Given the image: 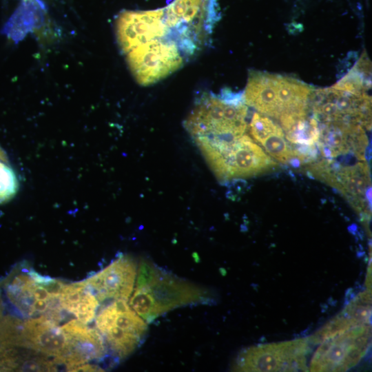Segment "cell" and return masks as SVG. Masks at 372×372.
I'll use <instances>...</instances> for the list:
<instances>
[{
  "instance_id": "obj_1",
  "label": "cell",
  "mask_w": 372,
  "mask_h": 372,
  "mask_svg": "<svg viewBox=\"0 0 372 372\" xmlns=\"http://www.w3.org/2000/svg\"><path fill=\"white\" fill-rule=\"evenodd\" d=\"M130 306L147 322L178 307L209 302L210 293L157 267L148 260L139 265Z\"/></svg>"
},
{
  "instance_id": "obj_2",
  "label": "cell",
  "mask_w": 372,
  "mask_h": 372,
  "mask_svg": "<svg viewBox=\"0 0 372 372\" xmlns=\"http://www.w3.org/2000/svg\"><path fill=\"white\" fill-rule=\"evenodd\" d=\"M220 182L251 177L274 169L277 163L249 136L212 140L197 145Z\"/></svg>"
},
{
  "instance_id": "obj_3",
  "label": "cell",
  "mask_w": 372,
  "mask_h": 372,
  "mask_svg": "<svg viewBox=\"0 0 372 372\" xmlns=\"http://www.w3.org/2000/svg\"><path fill=\"white\" fill-rule=\"evenodd\" d=\"M63 284L32 269H23L9 276L4 289L8 301L23 317L44 316L59 322L65 313L59 302Z\"/></svg>"
},
{
  "instance_id": "obj_4",
  "label": "cell",
  "mask_w": 372,
  "mask_h": 372,
  "mask_svg": "<svg viewBox=\"0 0 372 372\" xmlns=\"http://www.w3.org/2000/svg\"><path fill=\"white\" fill-rule=\"evenodd\" d=\"M247 112L244 100L207 96L193 108L185 127L194 140H231L245 134Z\"/></svg>"
},
{
  "instance_id": "obj_5",
  "label": "cell",
  "mask_w": 372,
  "mask_h": 372,
  "mask_svg": "<svg viewBox=\"0 0 372 372\" xmlns=\"http://www.w3.org/2000/svg\"><path fill=\"white\" fill-rule=\"evenodd\" d=\"M94 319L107 351L118 360L132 353L147 331V322L125 300H113L97 311Z\"/></svg>"
},
{
  "instance_id": "obj_6",
  "label": "cell",
  "mask_w": 372,
  "mask_h": 372,
  "mask_svg": "<svg viewBox=\"0 0 372 372\" xmlns=\"http://www.w3.org/2000/svg\"><path fill=\"white\" fill-rule=\"evenodd\" d=\"M310 172L340 192L364 218L371 217V182L365 161L342 166L330 160L322 161L312 165Z\"/></svg>"
},
{
  "instance_id": "obj_7",
  "label": "cell",
  "mask_w": 372,
  "mask_h": 372,
  "mask_svg": "<svg viewBox=\"0 0 372 372\" xmlns=\"http://www.w3.org/2000/svg\"><path fill=\"white\" fill-rule=\"evenodd\" d=\"M307 339L251 347L242 351L234 369L237 371H307Z\"/></svg>"
},
{
  "instance_id": "obj_8",
  "label": "cell",
  "mask_w": 372,
  "mask_h": 372,
  "mask_svg": "<svg viewBox=\"0 0 372 372\" xmlns=\"http://www.w3.org/2000/svg\"><path fill=\"white\" fill-rule=\"evenodd\" d=\"M371 324L348 329L322 342L310 362L311 371H345L355 366L369 349Z\"/></svg>"
},
{
  "instance_id": "obj_9",
  "label": "cell",
  "mask_w": 372,
  "mask_h": 372,
  "mask_svg": "<svg viewBox=\"0 0 372 372\" xmlns=\"http://www.w3.org/2000/svg\"><path fill=\"white\" fill-rule=\"evenodd\" d=\"M124 54L135 80L144 86L167 77L183 64L176 43L161 39L136 46Z\"/></svg>"
},
{
  "instance_id": "obj_10",
  "label": "cell",
  "mask_w": 372,
  "mask_h": 372,
  "mask_svg": "<svg viewBox=\"0 0 372 372\" xmlns=\"http://www.w3.org/2000/svg\"><path fill=\"white\" fill-rule=\"evenodd\" d=\"M164 21V8L146 11H124L116 21V35L123 54L132 48L168 32Z\"/></svg>"
},
{
  "instance_id": "obj_11",
  "label": "cell",
  "mask_w": 372,
  "mask_h": 372,
  "mask_svg": "<svg viewBox=\"0 0 372 372\" xmlns=\"http://www.w3.org/2000/svg\"><path fill=\"white\" fill-rule=\"evenodd\" d=\"M137 265L128 255H121L101 271L85 280L99 302L130 297L136 279Z\"/></svg>"
},
{
  "instance_id": "obj_12",
  "label": "cell",
  "mask_w": 372,
  "mask_h": 372,
  "mask_svg": "<svg viewBox=\"0 0 372 372\" xmlns=\"http://www.w3.org/2000/svg\"><path fill=\"white\" fill-rule=\"evenodd\" d=\"M25 347L41 353L63 365L70 353L67 335L59 323L41 316L24 320Z\"/></svg>"
},
{
  "instance_id": "obj_13",
  "label": "cell",
  "mask_w": 372,
  "mask_h": 372,
  "mask_svg": "<svg viewBox=\"0 0 372 372\" xmlns=\"http://www.w3.org/2000/svg\"><path fill=\"white\" fill-rule=\"evenodd\" d=\"M67 335L70 354L65 364L68 371L90 361L101 360L105 357L107 349L100 332L86 324L73 319L61 326Z\"/></svg>"
},
{
  "instance_id": "obj_14",
  "label": "cell",
  "mask_w": 372,
  "mask_h": 372,
  "mask_svg": "<svg viewBox=\"0 0 372 372\" xmlns=\"http://www.w3.org/2000/svg\"><path fill=\"white\" fill-rule=\"evenodd\" d=\"M243 100L260 114L278 119L277 75L262 72L250 74Z\"/></svg>"
},
{
  "instance_id": "obj_15",
  "label": "cell",
  "mask_w": 372,
  "mask_h": 372,
  "mask_svg": "<svg viewBox=\"0 0 372 372\" xmlns=\"http://www.w3.org/2000/svg\"><path fill=\"white\" fill-rule=\"evenodd\" d=\"M59 302L66 313L85 324L95 318L99 306V301L85 280L64 283L59 294Z\"/></svg>"
},
{
  "instance_id": "obj_16",
  "label": "cell",
  "mask_w": 372,
  "mask_h": 372,
  "mask_svg": "<svg viewBox=\"0 0 372 372\" xmlns=\"http://www.w3.org/2000/svg\"><path fill=\"white\" fill-rule=\"evenodd\" d=\"M54 360L32 349L0 346V371H55Z\"/></svg>"
},
{
  "instance_id": "obj_17",
  "label": "cell",
  "mask_w": 372,
  "mask_h": 372,
  "mask_svg": "<svg viewBox=\"0 0 372 372\" xmlns=\"http://www.w3.org/2000/svg\"><path fill=\"white\" fill-rule=\"evenodd\" d=\"M369 311L360 303L352 300L343 311L329 320L309 339L314 344L321 343L351 328L371 324Z\"/></svg>"
},
{
  "instance_id": "obj_18",
  "label": "cell",
  "mask_w": 372,
  "mask_h": 372,
  "mask_svg": "<svg viewBox=\"0 0 372 372\" xmlns=\"http://www.w3.org/2000/svg\"><path fill=\"white\" fill-rule=\"evenodd\" d=\"M203 6V0H174L164 8L167 26L175 28L192 21Z\"/></svg>"
},
{
  "instance_id": "obj_19",
  "label": "cell",
  "mask_w": 372,
  "mask_h": 372,
  "mask_svg": "<svg viewBox=\"0 0 372 372\" xmlns=\"http://www.w3.org/2000/svg\"><path fill=\"white\" fill-rule=\"evenodd\" d=\"M24 320L12 315L0 318V346L25 347Z\"/></svg>"
},
{
  "instance_id": "obj_20",
  "label": "cell",
  "mask_w": 372,
  "mask_h": 372,
  "mask_svg": "<svg viewBox=\"0 0 372 372\" xmlns=\"http://www.w3.org/2000/svg\"><path fill=\"white\" fill-rule=\"evenodd\" d=\"M18 188L19 183L16 174L0 149V203L12 198Z\"/></svg>"
},
{
  "instance_id": "obj_21",
  "label": "cell",
  "mask_w": 372,
  "mask_h": 372,
  "mask_svg": "<svg viewBox=\"0 0 372 372\" xmlns=\"http://www.w3.org/2000/svg\"><path fill=\"white\" fill-rule=\"evenodd\" d=\"M103 369L98 365L85 363L74 369L73 371H103Z\"/></svg>"
},
{
  "instance_id": "obj_22",
  "label": "cell",
  "mask_w": 372,
  "mask_h": 372,
  "mask_svg": "<svg viewBox=\"0 0 372 372\" xmlns=\"http://www.w3.org/2000/svg\"><path fill=\"white\" fill-rule=\"evenodd\" d=\"M3 309H4V306H3V299L1 297V293L0 291V318L3 316L2 315L3 312Z\"/></svg>"
}]
</instances>
